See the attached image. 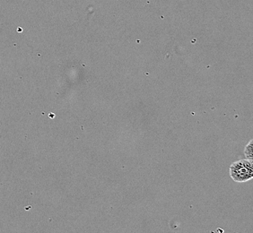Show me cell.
Segmentation results:
<instances>
[{"label":"cell","mask_w":253,"mask_h":233,"mask_svg":"<svg viewBox=\"0 0 253 233\" xmlns=\"http://www.w3.org/2000/svg\"><path fill=\"white\" fill-rule=\"evenodd\" d=\"M244 156L246 159L253 161V139L249 142L244 148Z\"/></svg>","instance_id":"7a4b0ae2"},{"label":"cell","mask_w":253,"mask_h":233,"mask_svg":"<svg viewBox=\"0 0 253 233\" xmlns=\"http://www.w3.org/2000/svg\"><path fill=\"white\" fill-rule=\"evenodd\" d=\"M232 180L237 183H245L253 179V161L245 159L234 161L229 168Z\"/></svg>","instance_id":"6da1fadb"}]
</instances>
